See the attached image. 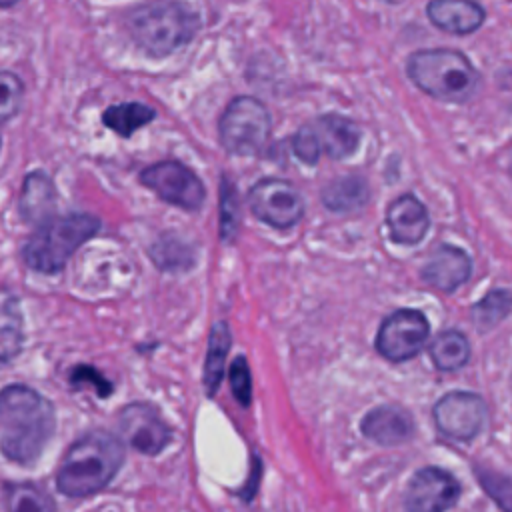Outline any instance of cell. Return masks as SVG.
I'll use <instances>...</instances> for the list:
<instances>
[{"mask_svg": "<svg viewBox=\"0 0 512 512\" xmlns=\"http://www.w3.org/2000/svg\"><path fill=\"white\" fill-rule=\"evenodd\" d=\"M152 260L158 268L164 270H176V268H188L192 264V252L186 244H182L176 238H162L158 240L150 250Z\"/></svg>", "mask_w": 512, "mask_h": 512, "instance_id": "cell-26", "label": "cell"}, {"mask_svg": "<svg viewBox=\"0 0 512 512\" xmlns=\"http://www.w3.org/2000/svg\"><path fill=\"white\" fill-rule=\"evenodd\" d=\"M230 350V330L226 322H216L208 336V352L204 364V388L208 396H214L224 374V360Z\"/></svg>", "mask_w": 512, "mask_h": 512, "instance_id": "cell-22", "label": "cell"}, {"mask_svg": "<svg viewBox=\"0 0 512 512\" xmlns=\"http://www.w3.org/2000/svg\"><path fill=\"white\" fill-rule=\"evenodd\" d=\"M362 434L376 444L396 446L408 442L414 434L412 416L394 406H378L362 418Z\"/></svg>", "mask_w": 512, "mask_h": 512, "instance_id": "cell-16", "label": "cell"}, {"mask_svg": "<svg viewBox=\"0 0 512 512\" xmlns=\"http://www.w3.org/2000/svg\"><path fill=\"white\" fill-rule=\"evenodd\" d=\"M510 312V294L508 290H496L486 294L472 308V322L480 332H486L500 324Z\"/></svg>", "mask_w": 512, "mask_h": 512, "instance_id": "cell-25", "label": "cell"}, {"mask_svg": "<svg viewBox=\"0 0 512 512\" xmlns=\"http://www.w3.org/2000/svg\"><path fill=\"white\" fill-rule=\"evenodd\" d=\"M472 272L470 256L456 246H440L426 262L422 276L442 292H452L468 280Z\"/></svg>", "mask_w": 512, "mask_h": 512, "instance_id": "cell-14", "label": "cell"}, {"mask_svg": "<svg viewBox=\"0 0 512 512\" xmlns=\"http://www.w3.org/2000/svg\"><path fill=\"white\" fill-rule=\"evenodd\" d=\"M240 220V210H238V200L234 186L230 184L228 178H222L220 184V232L222 238L230 240L238 228Z\"/></svg>", "mask_w": 512, "mask_h": 512, "instance_id": "cell-28", "label": "cell"}, {"mask_svg": "<svg viewBox=\"0 0 512 512\" xmlns=\"http://www.w3.org/2000/svg\"><path fill=\"white\" fill-rule=\"evenodd\" d=\"M436 428L452 440H472L486 420V404L472 392H448L434 404Z\"/></svg>", "mask_w": 512, "mask_h": 512, "instance_id": "cell-10", "label": "cell"}, {"mask_svg": "<svg viewBox=\"0 0 512 512\" xmlns=\"http://www.w3.org/2000/svg\"><path fill=\"white\" fill-rule=\"evenodd\" d=\"M24 102L22 80L8 70H0V120L16 116Z\"/></svg>", "mask_w": 512, "mask_h": 512, "instance_id": "cell-27", "label": "cell"}, {"mask_svg": "<svg viewBox=\"0 0 512 512\" xmlns=\"http://www.w3.org/2000/svg\"><path fill=\"white\" fill-rule=\"evenodd\" d=\"M426 14L436 28L452 34H470L484 22V10L472 0H432Z\"/></svg>", "mask_w": 512, "mask_h": 512, "instance_id": "cell-18", "label": "cell"}, {"mask_svg": "<svg viewBox=\"0 0 512 512\" xmlns=\"http://www.w3.org/2000/svg\"><path fill=\"white\" fill-rule=\"evenodd\" d=\"M128 28L146 54L162 58L194 38L200 18L182 0H152L130 12Z\"/></svg>", "mask_w": 512, "mask_h": 512, "instance_id": "cell-3", "label": "cell"}, {"mask_svg": "<svg viewBox=\"0 0 512 512\" xmlns=\"http://www.w3.org/2000/svg\"><path fill=\"white\" fill-rule=\"evenodd\" d=\"M118 422L130 446L148 456L162 452L172 438L170 428L166 426L158 410L150 404L134 402L124 406Z\"/></svg>", "mask_w": 512, "mask_h": 512, "instance_id": "cell-12", "label": "cell"}, {"mask_svg": "<svg viewBox=\"0 0 512 512\" xmlns=\"http://www.w3.org/2000/svg\"><path fill=\"white\" fill-rule=\"evenodd\" d=\"M250 210L262 222L274 228H290L304 214V200L300 192L286 180L264 178L250 188Z\"/></svg>", "mask_w": 512, "mask_h": 512, "instance_id": "cell-8", "label": "cell"}, {"mask_svg": "<svg viewBox=\"0 0 512 512\" xmlns=\"http://www.w3.org/2000/svg\"><path fill=\"white\" fill-rule=\"evenodd\" d=\"M428 334L430 326L426 316L418 310L402 308L392 312L382 322L376 336V348L384 358L392 362H404L422 350Z\"/></svg>", "mask_w": 512, "mask_h": 512, "instance_id": "cell-9", "label": "cell"}, {"mask_svg": "<svg viewBox=\"0 0 512 512\" xmlns=\"http://www.w3.org/2000/svg\"><path fill=\"white\" fill-rule=\"evenodd\" d=\"M20 216L28 224H42L54 216L56 210V188L48 174L34 170L26 174L20 192Z\"/></svg>", "mask_w": 512, "mask_h": 512, "instance_id": "cell-17", "label": "cell"}, {"mask_svg": "<svg viewBox=\"0 0 512 512\" xmlns=\"http://www.w3.org/2000/svg\"><path fill=\"white\" fill-rule=\"evenodd\" d=\"M100 228V220L92 214L52 216L38 224L36 232L24 242L22 258L28 268L54 274L64 268L70 256L90 240Z\"/></svg>", "mask_w": 512, "mask_h": 512, "instance_id": "cell-5", "label": "cell"}, {"mask_svg": "<svg viewBox=\"0 0 512 512\" xmlns=\"http://www.w3.org/2000/svg\"><path fill=\"white\" fill-rule=\"evenodd\" d=\"M386 2H400V0H386Z\"/></svg>", "mask_w": 512, "mask_h": 512, "instance_id": "cell-33", "label": "cell"}, {"mask_svg": "<svg viewBox=\"0 0 512 512\" xmlns=\"http://www.w3.org/2000/svg\"><path fill=\"white\" fill-rule=\"evenodd\" d=\"M70 382H72V384L90 382V384H94V388H96V392H98L100 396H108L110 390H112V384H110L104 376H100L94 368H90V366H76V368L72 370V374H70Z\"/></svg>", "mask_w": 512, "mask_h": 512, "instance_id": "cell-31", "label": "cell"}, {"mask_svg": "<svg viewBox=\"0 0 512 512\" xmlns=\"http://www.w3.org/2000/svg\"><path fill=\"white\" fill-rule=\"evenodd\" d=\"M406 72L422 92L444 102H466L480 84L470 60L450 48L414 52L408 58Z\"/></svg>", "mask_w": 512, "mask_h": 512, "instance_id": "cell-4", "label": "cell"}, {"mask_svg": "<svg viewBox=\"0 0 512 512\" xmlns=\"http://www.w3.org/2000/svg\"><path fill=\"white\" fill-rule=\"evenodd\" d=\"M230 388L234 398L242 406H250L252 402V378L244 356H238L230 366Z\"/></svg>", "mask_w": 512, "mask_h": 512, "instance_id": "cell-29", "label": "cell"}, {"mask_svg": "<svg viewBox=\"0 0 512 512\" xmlns=\"http://www.w3.org/2000/svg\"><path fill=\"white\" fill-rule=\"evenodd\" d=\"M368 200V184L362 176L350 174L332 180L322 190V202L326 208L334 212H352L366 204Z\"/></svg>", "mask_w": 512, "mask_h": 512, "instance_id": "cell-20", "label": "cell"}, {"mask_svg": "<svg viewBox=\"0 0 512 512\" xmlns=\"http://www.w3.org/2000/svg\"><path fill=\"white\" fill-rule=\"evenodd\" d=\"M386 224L394 242L414 246L426 236L430 218L424 204L416 196L402 194L388 206Z\"/></svg>", "mask_w": 512, "mask_h": 512, "instance_id": "cell-13", "label": "cell"}, {"mask_svg": "<svg viewBox=\"0 0 512 512\" xmlns=\"http://www.w3.org/2000/svg\"><path fill=\"white\" fill-rule=\"evenodd\" d=\"M0 148H2V134H0Z\"/></svg>", "mask_w": 512, "mask_h": 512, "instance_id": "cell-34", "label": "cell"}, {"mask_svg": "<svg viewBox=\"0 0 512 512\" xmlns=\"http://www.w3.org/2000/svg\"><path fill=\"white\" fill-rule=\"evenodd\" d=\"M460 498L458 480L436 466L418 470L406 488L408 512H446Z\"/></svg>", "mask_w": 512, "mask_h": 512, "instance_id": "cell-11", "label": "cell"}, {"mask_svg": "<svg viewBox=\"0 0 512 512\" xmlns=\"http://www.w3.org/2000/svg\"><path fill=\"white\" fill-rule=\"evenodd\" d=\"M54 406L24 384L0 390V450L16 464L34 462L54 434Z\"/></svg>", "mask_w": 512, "mask_h": 512, "instance_id": "cell-1", "label": "cell"}, {"mask_svg": "<svg viewBox=\"0 0 512 512\" xmlns=\"http://www.w3.org/2000/svg\"><path fill=\"white\" fill-rule=\"evenodd\" d=\"M122 462V442L106 430H90L66 450L56 472V486L70 498L96 494L108 486Z\"/></svg>", "mask_w": 512, "mask_h": 512, "instance_id": "cell-2", "label": "cell"}, {"mask_svg": "<svg viewBox=\"0 0 512 512\" xmlns=\"http://www.w3.org/2000/svg\"><path fill=\"white\" fill-rule=\"evenodd\" d=\"M20 0H0V8H10L14 4H18Z\"/></svg>", "mask_w": 512, "mask_h": 512, "instance_id": "cell-32", "label": "cell"}, {"mask_svg": "<svg viewBox=\"0 0 512 512\" xmlns=\"http://www.w3.org/2000/svg\"><path fill=\"white\" fill-rule=\"evenodd\" d=\"M24 344V320L18 298L0 286V366L18 356Z\"/></svg>", "mask_w": 512, "mask_h": 512, "instance_id": "cell-19", "label": "cell"}, {"mask_svg": "<svg viewBox=\"0 0 512 512\" xmlns=\"http://www.w3.org/2000/svg\"><path fill=\"white\" fill-rule=\"evenodd\" d=\"M430 358L438 370L454 372L462 368L470 358L468 338L458 330L440 332L430 344Z\"/></svg>", "mask_w": 512, "mask_h": 512, "instance_id": "cell-21", "label": "cell"}, {"mask_svg": "<svg viewBox=\"0 0 512 512\" xmlns=\"http://www.w3.org/2000/svg\"><path fill=\"white\" fill-rule=\"evenodd\" d=\"M312 134L316 136V142L320 146V152H326L330 158L342 160L356 152L360 142V130L358 126L340 114H324L314 120V124H308Z\"/></svg>", "mask_w": 512, "mask_h": 512, "instance_id": "cell-15", "label": "cell"}, {"mask_svg": "<svg viewBox=\"0 0 512 512\" xmlns=\"http://www.w3.org/2000/svg\"><path fill=\"white\" fill-rule=\"evenodd\" d=\"M218 134L222 146L238 156L258 154L270 136V114L252 96H236L220 116Z\"/></svg>", "mask_w": 512, "mask_h": 512, "instance_id": "cell-6", "label": "cell"}, {"mask_svg": "<svg viewBox=\"0 0 512 512\" xmlns=\"http://www.w3.org/2000/svg\"><path fill=\"white\" fill-rule=\"evenodd\" d=\"M156 118V112L150 106L140 102H122L104 110L102 122L120 136H130L138 128L146 126Z\"/></svg>", "mask_w": 512, "mask_h": 512, "instance_id": "cell-23", "label": "cell"}, {"mask_svg": "<svg viewBox=\"0 0 512 512\" xmlns=\"http://www.w3.org/2000/svg\"><path fill=\"white\" fill-rule=\"evenodd\" d=\"M292 148H294V154L306 162V164H316L318 156H320V146L316 142V136L312 134L310 126H302L294 140H292Z\"/></svg>", "mask_w": 512, "mask_h": 512, "instance_id": "cell-30", "label": "cell"}, {"mask_svg": "<svg viewBox=\"0 0 512 512\" xmlns=\"http://www.w3.org/2000/svg\"><path fill=\"white\" fill-rule=\"evenodd\" d=\"M8 512H56L52 496L34 482H12L6 486Z\"/></svg>", "mask_w": 512, "mask_h": 512, "instance_id": "cell-24", "label": "cell"}, {"mask_svg": "<svg viewBox=\"0 0 512 512\" xmlns=\"http://www.w3.org/2000/svg\"><path fill=\"white\" fill-rule=\"evenodd\" d=\"M140 182L162 200L184 210H198L204 202L200 178L176 160H164L142 170Z\"/></svg>", "mask_w": 512, "mask_h": 512, "instance_id": "cell-7", "label": "cell"}]
</instances>
